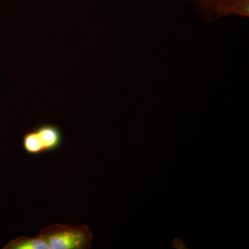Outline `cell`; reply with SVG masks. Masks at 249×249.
I'll list each match as a JSON object with an SVG mask.
<instances>
[{
  "label": "cell",
  "mask_w": 249,
  "mask_h": 249,
  "mask_svg": "<svg viewBox=\"0 0 249 249\" xmlns=\"http://www.w3.org/2000/svg\"><path fill=\"white\" fill-rule=\"evenodd\" d=\"M48 249H88L91 248L92 232L88 226L52 224L40 230Z\"/></svg>",
  "instance_id": "obj_1"
},
{
  "label": "cell",
  "mask_w": 249,
  "mask_h": 249,
  "mask_svg": "<svg viewBox=\"0 0 249 249\" xmlns=\"http://www.w3.org/2000/svg\"><path fill=\"white\" fill-rule=\"evenodd\" d=\"M35 129L42 143L44 152L54 151L61 145L63 136L58 126L53 124H42Z\"/></svg>",
  "instance_id": "obj_2"
},
{
  "label": "cell",
  "mask_w": 249,
  "mask_h": 249,
  "mask_svg": "<svg viewBox=\"0 0 249 249\" xmlns=\"http://www.w3.org/2000/svg\"><path fill=\"white\" fill-rule=\"evenodd\" d=\"M3 249H48V245L43 234L40 232L37 236L28 237L25 236L18 237L10 241Z\"/></svg>",
  "instance_id": "obj_3"
},
{
  "label": "cell",
  "mask_w": 249,
  "mask_h": 249,
  "mask_svg": "<svg viewBox=\"0 0 249 249\" xmlns=\"http://www.w3.org/2000/svg\"><path fill=\"white\" fill-rule=\"evenodd\" d=\"M22 147L24 152L31 155L44 153L43 147L36 129L29 131L23 136Z\"/></svg>",
  "instance_id": "obj_4"
},
{
  "label": "cell",
  "mask_w": 249,
  "mask_h": 249,
  "mask_svg": "<svg viewBox=\"0 0 249 249\" xmlns=\"http://www.w3.org/2000/svg\"><path fill=\"white\" fill-rule=\"evenodd\" d=\"M204 6H211L215 9L237 8L246 0H196Z\"/></svg>",
  "instance_id": "obj_5"
},
{
  "label": "cell",
  "mask_w": 249,
  "mask_h": 249,
  "mask_svg": "<svg viewBox=\"0 0 249 249\" xmlns=\"http://www.w3.org/2000/svg\"><path fill=\"white\" fill-rule=\"evenodd\" d=\"M173 246L177 249H188L186 246L183 244L181 240H180L178 237H175L173 240Z\"/></svg>",
  "instance_id": "obj_6"
}]
</instances>
